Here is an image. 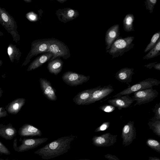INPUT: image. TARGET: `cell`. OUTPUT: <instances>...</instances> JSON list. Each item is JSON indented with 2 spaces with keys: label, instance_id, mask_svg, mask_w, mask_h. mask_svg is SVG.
I'll use <instances>...</instances> for the list:
<instances>
[{
  "label": "cell",
  "instance_id": "1",
  "mask_svg": "<svg viewBox=\"0 0 160 160\" xmlns=\"http://www.w3.org/2000/svg\"><path fill=\"white\" fill-rule=\"evenodd\" d=\"M76 137L72 135L59 138L47 144L34 152L48 160L55 158L67 152L70 148V144Z\"/></svg>",
  "mask_w": 160,
  "mask_h": 160
},
{
  "label": "cell",
  "instance_id": "2",
  "mask_svg": "<svg viewBox=\"0 0 160 160\" xmlns=\"http://www.w3.org/2000/svg\"><path fill=\"white\" fill-rule=\"evenodd\" d=\"M134 37L128 36L122 38L119 36L112 44L107 53L112 56V58L121 56L132 49L134 45L133 41Z\"/></svg>",
  "mask_w": 160,
  "mask_h": 160
},
{
  "label": "cell",
  "instance_id": "3",
  "mask_svg": "<svg viewBox=\"0 0 160 160\" xmlns=\"http://www.w3.org/2000/svg\"><path fill=\"white\" fill-rule=\"evenodd\" d=\"M0 24L12 36L13 41L16 43L20 40V35L17 31L16 22L5 8L0 6Z\"/></svg>",
  "mask_w": 160,
  "mask_h": 160
},
{
  "label": "cell",
  "instance_id": "4",
  "mask_svg": "<svg viewBox=\"0 0 160 160\" xmlns=\"http://www.w3.org/2000/svg\"><path fill=\"white\" fill-rule=\"evenodd\" d=\"M51 40V38L38 39L33 41L31 44L30 50L23 63L22 66L27 65L33 57L41 53H46Z\"/></svg>",
  "mask_w": 160,
  "mask_h": 160
},
{
  "label": "cell",
  "instance_id": "5",
  "mask_svg": "<svg viewBox=\"0 0 160 160\" xmlns=\"http://www.w3.org/2000/svg\"><path fill=\"white\" fill-rule=\"evenodd\" d=\"M48 52L52 53L53 55V57L48 61L58 57H62L67 59L71 55L69 50L66 45L61 41L53 38H51V42L46 52Z\"/></svg>",
  "mask_w": 160,
  "mask_h": 160
},
{
  "label": "cell",
  "instance_id": "6",
  "mask_svg": "<svg viewBox=\"0 0 160 160\" xmlns=\"http://www.w3.org/2000/svg\"><path fill=\"white\" fill-rule=\"evenodd\" d=\"M160 84V81L156 79L149 78L139 82H138L128 87L113 96V98L129 95L143 89L152 88L158 86Z\"/></svg>",
  "mask_w": 160,
  "mask_h": 160
},
{
  "label": "cell",
  "instance_id": "7",
  "mask_svg": "<svg viewBox=\"0 0 160 160\" xmlns=\"http://www.w3.org/2000/svg\"><path fill=\"white\" fill-rule=\"evenodd\" d=\"M133 94L132 97L136 101L133 106H135L152 102L158 97V93L156 90L151 88L136 92Z\"/></svg>",
  "mask_w": 160,
  "mask_h": 160
},
{
  "label": "cell",
  "instance_id": "8",
  "mask_svg": "<svg viewBox=\"0 0 160 160\" xmlns=\"http://www.w3.org/2000/svg\"><path fill=\"white\" fill-rule=\"evenodd\" d=\"M48 139L47 138H24L22 140L21 144L17 147V139H15L13 147L16 151L23 152L37 148L46 142Z\"/></svg>",
  "mask_w": 160,
  "mask_h": 160
},
{
  "label": "cell",
  "instance_id": "9",
  "mask_svg": "<svg viewBox=\"0 0 160 160\" xmlns=\"http://www.w3.org/2000/svg\"><path fill=\"white\" fill-rule=\"evenodd\" d=\"M62 78L63 81L67 84L71 86H76L86 82L89 80L90 77L68 71L63 74Z\"/></svg>",
  "mask_w": 160,
  "mask_h": 160
},
{
  "label": "cell",
  "instance_id": "10",
  "mask_svg": "<svg viewBox=\"0 0 160 160\" xmlns=\"http://www.w3.org/2000/svg\"><path fill=\"white\" fill-rule=\"evenodd\" d=\"M136 136L134 122L130 121L124 126L122 129L121 137L122 145L125 147L130 145L136 139Z\"/></svg>",
  "mask_w": 160,
  "mask_h": 160
},
{
  "label": "cell",
  "instance_id": "11",
  "mask_svg": "<svg viewBox=\"0 0 160 160\" xmlns=\"http://www.w3.org/2000/svg\"><path fill=\"white\" fill-rule=\"evenodd\" d=\"M117 136V135H113L110 132L106 133L100 136H94L92 139V144L98 147H109L116 142Z\"/></svg>",
  "mask_w": 160,
  "mask_h": 160
},
{
  "label": "cell",
  "instance_id": "12",
  "mask_svg": "<svg viewBox=\"0 0 160 160\" xmlns=\"http://www.w3.org/2000/svg\"><path fill=\"white\" fill-rule=\"evenodd\" d=\"M114 90L112 86L110 85L101 87L93 92L84 105H88L100 100L108 96Z\"/></svg>",
  "mask_w": 160,
  "mask_h": 160
},
{
  "label": "cell",
  "instance_id": "13",
  "mask_svg": "<svg viewBox=\"0 0 160 160\" xmlns=\"http://www.w3.org/2000/svg\"><path fill=\"white\" fill-rule=\"evenodd\" d=\"M56 14L59 21L64 23L74 20L79 15L77 10L70 8L59 9Z\"/></svg>",
  "mask_w": 160,
  "mask_h": 160
},
{
  "label": "cell",
  "instance_id": "14",
  "mask_svg": "<svg viewBox=\"0 0 160 160\" xmlns=\"http://www.w3.org/2000/svg\"><path fill=\"white\" fill-rule=\"evenodd\" d=\"M135 101L132 97L126 95L109 99L108 101V102L110 105L117 107L120 110L129 107Z\"/></svg>",
  "mask_w": 160,
  "mask_h": 160
},
{
  "label": "cell",
  "instance_id": "15",
  "mask_svg": "<svg viewBox=\"0 0 160 160\" xmlns=\"http://www.w3.org/2000/svg\"><path fill=\"white\" fill-rule=\"evenodd\" d=\"M120 35L119 26L118 24L112 26L107 30L105 36L106 50L109 49L112 44L119 36Z\"/></svg>",
  "mask_w": 160,
  "mask_h": 160
},
{
  "label": "cell",
  "instance_id": "16",
  "mask_svg": "<svg viewBox=\"0 0 160 160\" xmlns=\"http://www.w3.org/2000/svg\"><path fill=\"white\" fill-rule=\"evenodd\" d=\"M40 87L43 94L48 99L53 101L57 99L55 90L50 82L45 78H41L39 80Z\"/></svg>",
  "mask_w": 160,
  "mask_h": 160
},
{
  "label": "cell",
  "instance_id": "17",
  "mask_svg": "<svg viewBox=\"0 0 160 160\" xmlns=\"http://www.w3.org/2000/svg\"><path fill=\"white\" fill-rule=\"evenodd\" d=\"M134 74L133 68L125 67L117 72L115 77L119 82L126 83L129 87L131 86L129 83L132 82V76Z\"/></svg>",
  "mask_w": 160,
  "mask_h": 160
},
{
  "label": "cell",
  "instance_id": "18",
  "mask_svg": "<svg viewBox=\"0 0 160 160\" xmlns=\"http://www.w3.org/2000/svg\"><path fill=\"white\" fill-rule=\"evenodd\" d=\"M18 133L21 137L41 136L42 135L40 129L28 124H25L19 128Z\"/></svg>",
  "mask_w": 160,
  "mask_h": 160
},
{
  "label": "cell",
  "instance_id": "19",
  "mask_svg": "<svg viewBox=\"0 0 160 160\" xmlns=\"http://www.w3.org/2000/svg\"><path fill=\"white\" fill-rule=\"evenodd\" d=\"M101 87V86H99L85 90L79 92L73 98V102L78 105H84L89 98L93 92Z\"/></svg>",
  "mask_w": 160,
  "mask_h": 160
},
{
  "label": "cell",
  "instance_id": "20",
  "mask_svg": "<svg viewBox=\"0 0 160 160\" xmlns=\"http://www.w3.org/2000/svg\"><path fill=\"white\" fill-rule=\"evenodd\" d=\"M52 57V54L49 52L45 53L39 56L31 63L28 67L27 71H29L39 68L49 61Z\"/></svg>",
  "mask_w": 160,
  "mask_h": 160
},
{
  "label": "cell",
  "instance_id": "21",
  "mask_svg": "<svg viewBox=\"0 0 160 160\" xmlns=\"http://www.w3.org/2000/svg\"><path fill=\"white\" fill-rule=\"evenodd\" d=\"M17 132L11 123L7 125L0 124V136L7 140L12 139L17 135Z\"/></svg>",
  "mask_w": 160,
  "mask_h": 160
},
{
  "label": "cell",
  "instance_id": "22",
  "mask_svg": "<svg viewBox=\"0 0 160 160\" xmlns=\"http://www.w3.org/2000/svg\"><path fill=\"white\" fill-rule=\"evenodd\" d=\"M26 100L24 98L15 99L6 106L5 109L9 113L17 114L25 103Z\"/></svg>",
  "mask_w": 160,
  "mask_h": 160
},
{
  "label": "cell",
  "instance_id": "23",
  "mask_svg": "<svg viewBox=\"0 0 160 160\" xmlns=\"http://www.w3.org/2000/svg\"><path fill=\"white\" fill-rule=\"evenodd\" d=\"M63 64V62L61 59L55 58L48 61L47 68L51 73L57 75L61 71Z\"/></svg>",
  "mask_w": 160,
  "mask_h": 160
},
{
  "label": "cell",
  "instance_id": "24",
  "mask_svg": "<svg viewBox=\"0 0 160 160\" xmlns=\"http://www.w3.org/2000/svg\"><path fill=\"white\" fill-rule=\"evenodd\" d=\"M7 52L10 61L12 62L14 61L18 62L21 56L22 52L16 45L10 43L7 48Z\"/></svg>",
  "mask_w": 160,
  "mask_h": 160
},
{
  "label": "cell",
  "instance_id": "25",
  "mask_svg": "<svg viewBox=\"0 0 160 160\" xmlns=\"http://www.w3.org/2000/svg\"><path fill=\"white\" fill-rule=\"evenodd\" d=\"M134 17L133 14H128L123 20V24L124 30L127 32L134 31L133 22Z\"/></svg>",
  "mask_w": 160,
  "mask_h": 160
},
{
  "label": "cell",
  "instance_id": "26",
  "mask_svg": "<svg viewBox=\"0 0 160 160\" xmlns=\"http://www.w3.org/2000/svg\"><path fill=\"white\" fill-rule=\"evenodd\" d=\"M160 38L155 46L144 57L143 59L148 60L157 57L160 54Z\"/></svg>",
  "mask_w": 160,
  "mask_h": 160
},
{
  "label": "cell",
  "instance_id": "27",
  "mask_svg": "<svg viewBox=\"0 0 160 160\" xmlns=\"http://www.w3.org/2000/svg\"><path fill=\"white\" fill-rule=\"evenodd\" d=\"M150 129L156 135L160 137V120L154 121H149L148 123Z\"/></svg>",
  "mask_w": 160,
  "mask_h": 160
},
{
  "label": "cell",
  "instance_id": "28",
  "mask_svg": "<svg viewBox=\"0 0 160 160\" xmlns=\"http://www.w3.org/2000/svg\"><path fill=\"white\" fill-rule=\"evenodd\" d=\"M160 32L158 31L155 33L152 37L149 43L147 45L144 50V52L149 51L156 44L160 38Z\"/></svg>",
  "mask_w": 160,
  "mask_h": 160
},
{
  "label": "cell",
  "instance_id": "29",
  "mask_svg": "<svg viewBox=\"0 0 160 160\" xmlns=\"http://www.w3.org/2000/svg\"><path fill=\"white\" fill-rule=\"evenodd\" d=\"M146 144L152 149L160 153V143L158 141L153 138H148L146 141Z\"/></svg>",
  "mask_w": 160,
  "mask_h": 160
},
{
  "label": "cell",
  "instance_id": "30",
  "mask_svg": "<svg viewBox=\"0 0 160 160\" xmlns=\"http://www.w3.org/2000/svg\"><path fill=\"white\" fill-rule=\"evenodd\" d=\"M152 112L154 115L151 119V121H154L160 120V102L157 103L152 109Z\"/></svg>",
  "mask_w": 160,
  "mask_h": 160
},
{
  "label": "cell",
  "instance_id": "31",
  "mask_svg": "<svg viewBox=\"0 0 160 160\" xmlns=\"http://www.w3.org/2000/svg\"><path fill=\"white\" fill-rule=\"evenodd\" d=\"M157 2V0H146L144 3L147 10L150 13L153 12L154 6Z\"/></svg>",
  "mask_w": 160,
  "mask_h": 160
},
{
  "label": "cell",
  "instance_id": "32",
  "mask_svg": "<svg viewBox=\"0 0 160 160\" xmlns=\"http://www.w3.org/2000/svg\"><path fill=\"white\" fill-rule=\"evenodd\" d=\"M25 17L28 20L31 22H35L38 19V15L32 11L27 13L26 14Z\"/></svg>",
  "mask_w": 160,
  "mask_h": 160
},
{
  "label": "cell",
  "instance_id": "33",
  "mask_svg": "<svg viewBox=\"0 0 160 160\" xmlns=\"http://www.w3.org/2000/svg\"><path fill=\"white\" fill-rule=\"evenodd\" d=\"M110 125L109 122H104L100 126L96 129L95 132H98L105 130L109 127Z\"/></svg>",
  "mask_w": 160,
  "mask_h": 160
},
{
  "label": "cell",
  "instance_id": "34",
  "mask_svg": "<svg viewBox=\"0 0 160 160\" xmlns=\"http://www.w3.org/2000/svg\"><path fill=\"white\" fill-rule=\"evenodd\" d=\"M100 109L104 112H111L115 109V107L110 105H104L100 106Z\"/></svg>",
  "mask_w": 160,
  "mask_h": 160
},
{
  "label": "cell",
  "instance_id": "35",
  "mask_svg": "<svg viewBox=\"0 0 160 160\" xmlns=\"http://www.w3.org/2000/svg\"><path fill=\"white\" fill-rule=\"evenodd\" d=\"M0 153L6 155H8L10 154V152L8 149L0 141Z\"/></svg>",
  "mask_w": 160,
  "mask_h": 160
},
{
  "label": "cell",
  "instance_id": "36",
  "mask_svg": "<svg viewBox=\"0 0 160 160\" xmlns=\"http://www.w3.org/2000/svg\"><path fill=\"white\" fill-rule=\"evenodd\" d=\"M157 62L149 63L147 65H145L144 66L147 68L151 69L152 67L159 71L160 70V63H157Z\"/></svg>",
  "mask_w": 160,
  "mask_h": 160
},
{
  "label": "cell",
  "instance_id": "37",
  "mask_svg": "<svg viewBox=\"0 0 160 160\" xmlns=\"http://www.w3.org/2000/svg\"><path fill=\"white\" fill-rule=\"evenodd\" d=\"M105 158L108 160H120L119 158L115 155L109 154H107L104 155Z\"/></svg>",
  "mask_w": 160,
  "mask_h": 160
},
{
  "label": "cell",
  "instance_id": "38",
  "mask_svg": "<svg viewBox=\"0 0 160 160\" xmlns=\"http://www.w3.org/2000/svg\"><path fill=\"white\" fill-rule=\"evenodd\" d=\"M8 115V112L3 107H0V118L6 117Z\"/></svg>",
  "mask_w": 160,
  "mask_h": 160
},
{
  "label": "cell",
  "instance_id": "39",
  "mask_svg": "<svg viewBox=\"0 0 160 160\" xmlns=\"http://www.w3.org/2000/svg\"><path fill=\"white\" fill-rule=\"evenodd\" d=\"M148 160H160V158L155 157H149L148 158Z\"/></svg>",
  "mask_w": 160,
  "mask_h": 160
},
{
  "label": "cell",
  "instance_id": "40",
  "mask_svg": "<svg viewBox=\"0 0 160 160\" xmlns=\"http://www.w3.org/2000/svg\"><path fill=\"white\" fill-rule=\"evenodd\" d=\"M67 0H57V1L60 3H63L66 2Z\"/></svg>",
  "mask_w": 160,
  "mask_h": 160
},
{
  "label": "cell",
  "instance_id": "41",
  "mask_svg": "<svg viewBox=\"0 0 160 160\" xmlns=\"http://www.w3.org/2000/svg\"><path fill=\"white\" fill-rule=\"evenodd\" d=\"M3 93V91L1 88H0V98L2 96Z\"/></svg>",
  "mask_w": 160,
  "mask_h": 160
},
{
  "label": "cell",
  "instance_id": "42",
  "mask_svg": "<svg viewBox=\"0 0 160 160\" xmlns=\"http://www.w3.org/2000/svg\"><path fill=\"white\" fill-rule=\"evenodd\" d=\"M23 1L27 3L31 2L32 1V0H23Z\"/></svg>",
  "mask_w": 160,
  "mask_h": 160
},
{
  "label": "cell",
  "instance_id": "43",
  "mask_svg": "<svg viewBox=\"0 0 160 160\" xmlns=\"http://www.w3.org/2000/svg\"><path fill=\"white\" fill-rule=\"evenodd\" d=\"M3 35V33L1 31H0V36H2Z\"/></svg>",
  "mask_w": 160,
  "mask_h": 160
},
{
  "label": "cell",
  "instance_id": "44",
  "mask_svg": "<svg viewBox=\"0 0 160 160\" xmlns=\"http://www.w3.org/2000/svg\"><path fill=\"white\" fill-rule=\"evenodd\" d=\"M2 63H3V62H2V61L0 59V67L2 65Z\"/></svg>",
  "mask_w": 160,
  "mask_h": 160
},
{
  "label": "cell",
  "instance_id": "45",
  "mask_svg": "<svg viewBox=\"0 0 160 160\" xmlns=\"http://www.w3.org/2000/svg\"><path fill=\"white\" fill-rule=\"evenodd\" d=\"M0 160H8V159H3L2 158H0Z\"/></svg>",
  "mask_w": 160,
  "mask_h": 160
},
{
  "label": "cell",
  "instance_id": "46",
  "mask_svg": "<svg viewBox=\"0 0 160 160\" xmlns=\"http://www.w3.org/2000/svg\"><path fill=\"white\" fill-rule=\"evenodd\" d=\"M91 160L88 159H79V160Z\"/></svg>",
  "mask_w": 160,
  "mask_h": 160
},
{
  "label": "cell",
  "instance_id": "47",
  "mask_svg": "<svg viewBox=\"0 0 160 160\" xmlns=\"http://www.w3.org/2000/svg\"><path fill=\"white\" fill-rule=\"evenodd\" d=\"M2 155V154L0 153V155Z\"/></svg>",
  "mask_w": 160,
  "mask_h": 160
},
{
  "label": "cell",
  "instance_id": "48",
  "mask_svg": "<svg viewBox=\"0 0 160 160\" xmlns=\"http://www.w3.org/2000/svg\"></svg>",
  "mask_w": 160,
  "mask_h": 160
}]
</instances>
